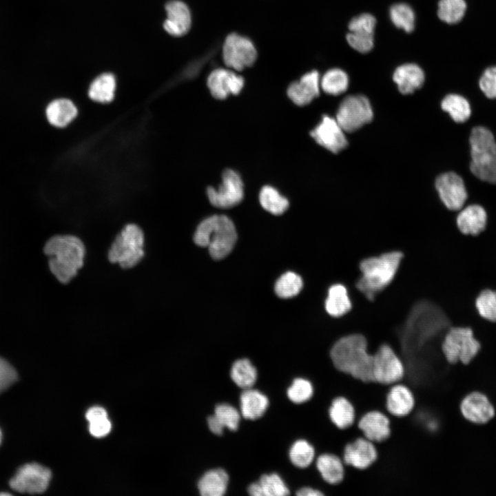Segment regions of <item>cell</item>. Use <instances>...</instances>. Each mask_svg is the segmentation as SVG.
<instances>
[{
    "mask_svg": "<svg viewBox=\"0 0 496 496\" xmlns=\"http://www.w3.org/2000/svg\"><path fill=\"white\" fill-rule=\"evenodd\" d=\"M329 356L338 371L362 382H375L373 354L369 352L368 340L364 335L355 333L339 337L331 345Z\"/></svg>",
    "mask_w": 496,
    "mask_h": 496,
    "instance_id": "6da1fadb",
    "label": "cell"
},
{
    "mask_svg": "<svg viewBox=\"0 0 496 496\" xmlns=\"http://www.w3.org/2000/svg\"><path fill=\"white\" fill-rule=\"evenodd\" d=\"M49 267L61 283H68L83 265L85 246L80 238L72 235H57L45 245Z\"/></svg>",
    "mask_w": 496,
    "mask_h": 496,
    "instance_id": "7a4b0ae2",
    "label": "cell"
},
{
    "mask_svg": "<svg viewBox=\"0 0 496 496\" xmlns=\"http://www.w3.org/2000/svg\"><path fill=\"white\" fill-rule=\"evenodd\" d=\"M402 258V252L395 251L362 260L357 289L369 300H373L393 280Z\"/></svg>",
    "mask_w": 496,
    "mask_h": 496,
    "instance_id": "3957f363",
    "label": "cell"
},
{
    "mask_svg": "<svg viewBox=\"0 0 496 496\" xmlns=\"http://www.w3.org/2000/svg\"><path fill=\"white\" fill-rule=\"evenodd\" d=\"M237 234L232 220L225 215H214L203 220L197 227L194 242L207 247L211 256L220 260L233 249Z\"/></svg>",
    "mask_w": 496,
    "mask_h": 496,
    "instance_id": "277c9868",
    "label": "cell"
},
{
    "mask_svg": "<svg viewBox=\"0 0 496 496\" xmlns=\"http://www.w3.org/2000/svg\"><path fill=\"white\" fill-rule=\"evenodd\" d=\"M471 172L480 180L496 184V142L492 132L482 126L470 136Z\"/></svg>",
    "mask_w": 496,
    "mask_h": 496,
    "instance_id": "5b68a950",
    "label": "cell"
},
{
    "mask_svg": "<svg viewBox=\"0 0 496 496\" xmlns=\"http://www.w3.org/2000/svg\"><path fill=\"white\" fill-rule=\"evenodd\" d=\"M144 236L135 224L125 225L112 242L108 259L112 263L129 269L136 265L144 256Z\"/></svg>",
    "mask_w": 496,
    "mask_h": 496,
    "instance_id": "8992f818",
    "label": "cell"
},
{
    "mask_svg": "<svg viewBox=\"0 0 496 496\" xmlns=\"http://www.w3.org/2000/svg\"><path fill=\"white\" fill-rule=\"evenodd\" d=\"M481 344L469 327L452 326L441 344L442 353L448 363L468 364L478 353Z\"/></svg>",
    "mask_w": 496,
    "mask_h": 496,
    "instance_id": "52a82bcc",
    "label": "cell"
},
{
    "mask_svg": "<svg viewBox=\"0 0 496 496\" xmlns=\"http://www.w3.org/2000/svg\"><path fill=\"white\" fill-rule=\"evenodd\" d=\"M404 373V363L393 348L388 343H382L373 353L374 381L383 385H392L401 382Z\"/></svg>",
    "mask_w": 496,
    "mask_h": 496,
    "instance_id": "ba28073f",
    "label": "cell"
},
{
    "mask_svg": "<svg viewBox=\"0 0 496 496\" xmlns=\"http://www.w3.org/2000/svg\"><path fill=\"white\" fill-rule=\"evenodd\" d=\"M373 116L369 99L363 95H350L340 103L336 121L346 132H353L370 123Z\"/></svg>",
    "mask_w": 496,
    "mask_h": 496,
    "instance_id": "9c48e42d",
    "label": "cell"
},
{
    "mask_svg": "<svg viewBox=\"0 0 496 496\" xmlns=\"http://www.w3.org/2000/svg\"><path fill=\"white\" fill-rule=\"evenodd\" d=\"M207 195L211 205L218 208H230L239 204L244 196V187L240 175L233 169L225 170L222 183L217 189L209 187Z\"/></svg>",
    "mask_w": 496,
    "mask_h": 496,
    "instance_id": "30bf717a",
    "label": "cell"
},
{
    "mask_svg": "<svg viewBox=\"0 0 496 496\" xmlns=\"http://www.w3.org/2000/svg\"><path fill=\"white\" fill-rule=\"evenodd\" d=\"M50 478L48 468L37 463L26 464L10 480V486L21 493H41L47 489Z\"/></svg>",
    "mask_w": 496,
    "mask_h": 496,
    "instance_id": "8fae6325",
    "label": "cell"
},
{
    "mask_svg": "<svg viewBox=\"0 0 496 496\" xmlns=\"http://www.w3.org/2000/svg\"><path fill=\"white\" fill-rule=\"evenodd\" d=\"M257 52L253 43L247 38L232 33L223 44V57L225 64L235 70L240 71L255 62Z\"/></svg>",
    "mask_w": 496,
    "mask_h": 496,
    "instance_id": "7c38bea8",
    "label": "cell"
},
{
    "mask_svg": "<svg viewBox=\"0 0 496 496\" xmlns=\"http://www.w3.org/2000/svg\"><path fill=\"white\" fill-rule=\"evenodd\" d=\"M435 187L444 206L450 211L462 209L468 195L462 178L454 172H447L439 176Z\"/></svg>",
    "mask_w": 496,
    "mask_h": 496,
    "instance_id": "4fadbf2b",
    "label": "cell"
},
{
    "mask_svg": "<svg viewBox=\"0 0 496 496\" xmlns=\"http://www.w3.org/2000/svg\"><path fill=\"white\" fill-rule=\"evenodd\" d=\"M344 132L336 119L324 115L320 123L310 132V135L320 145L337 154L348 145Z\"/></svg>",
    "mask_w": 496,
    "mask_h": 496,
    "instance_id": "5bb4252c",
    "label": "cell"
},
{
    "mask_svg": "<svg viewBox=\"0 0 496 496\" xmlns=\"http://www.w3.org/2000/svg\"><path fill=\"white\" fill-rule=\"evenodd\" d=\"M459 409L465 420L478 425L486 424L495 415L494 406L488 397L477 391L471 392L463 398Z\"/></svg>",
    "mask_w": 496,
    "mask_h": 496,
    "instance_id": "9a60e30c",
    "label": "cell"
},
{
    "mask_svg": "<svg viewBox=\"0 0 496 496\" xmlns=\"http://www.w3.org/2000/svg\"><path fill=\"white\" fill-rule=\"evenodd\" d=\"M377 457L375 444L364 437H359L345 446L342 460L345 466L363 470L372 465Z\"/></svg>",
    "mask_w": 496,
    "mask_h": 496,
    "instance_id": "2e32d148",
    "label": "cell"
},
{
    "mask_svg": "<svg viewBox=\"0 0 496 496\" xmlns=\"http://www.w3.org/2000/svg\"><path fill=\"white\" fill-rule=\"evenodd\" d=\"M207 83L214 98L225 99L229 94L240 93L244 85V79L233 71L218 68L210 73Z\"/></svg>",
    "mask_w": 496,
    "mask_h": 496,
    "instance_id": "e0dca14e",
    "label": "cell"
},
{
    "mask_svg": "<svg viewBox=\"0 0 496 496\" xmlns=\"http://www.w3.org/2000/svg\"><path fill=\"white\" fill-rule=\"evenodd\" d=\"M390 418L384 413L373 410L363 415L355 424L363 436L373 443L387 440L391 435Z\"/></svg>",
    "mask_w": 496,
    "mask_h": 496,
    "instance_id": "ac0fdd59",
    "label": "cell"
},
{
    "mask_svg": "<svg viewBox=\"0 0 496 496\" xmlns=\"http://www.w3.org/2000/svg\"><path fill=\"white\" fill-rule=\"evenodd\" d=\"M488 214L482 205L471 204L464 207L456 216L455 223L458 230L464 235L477 236L487 225Z\"/></svg>",
    "mask_w": 496,
    "mask_h": 496,
    "instance_id": "d6986e66",
    "label": "cell"
},
{
    "mask_svg": "<svg viewBox=\"0 0 496 496\" xmlns=\"http://www.w3.org/2000/svg\"><path fill=\"white\" fill-rule=\"evenodd\" d=\"M320 85L319 73L313 70L303 75L299 81L291 83L287 89V95L293 103L304 106L318 96Z\"/></svg>",
    "mask_w": 496,
    "mask_h": 496,
    "instance_id": "ffe728a7",
    "label": "cell"
},
{
    "mask_svg": "<svg viewBox=\"0 0 496 496\" xmlns=\"http://www.w3.org/2000/svg\"><path fill=\"white\" fill-rule=\"evenodd\" d=\"M415 406V397L411 389L402 383L392 384L386 399L388 416L404 417Z\"/></svg>",
    "mask_w": 496,
    "mask_h": 496,
    "instance_id": "44dd1931",
    "label": "cell"
},
{
    "mask_svg": "<svg viewBox=\"0 0 496 496\" xmlns=\"http://www.w3.org/2000/svg\"><path fill=\"white\" fill-rule=\"evenodd\" d=\"M165 9V30L176 37L186 34L191 26V14L186 4L180 1H171L166 4Z\"/></svg>",
    "mask_w": 496,
    "mask_h": 496,
    "instance_id": "7402d4cb",
    "label": "cell"
},
{
    "mask_svg": "<svg viewBox=\"0 0 496 496\" xmlns=\"http://www.w3.org/2000/svg\"><path fill=\"white\" fill-rule=\"evenodd\" d=\"M424 73L422 68L414 63H406L397 67L394 71L393 79L399 91L409 94L420 88L424 82Z\"/></svg>",
    "mask_w": 496,
    "mask_h": 496,
    "instance_id": "603a6c76",
    "label": "cell"
},
{
    "mask_svg": "<svg viewBox=\"0 0 496 496\" xmlns=\"http://www.w3.org/2000/svg\"><path fill=\"white\" fill-rule=\"evenodd\" d=\"M314 465L322 479L328 484H338L344 478V465L342 459L335 454L324 453L318 455Z\"/></svg>",
    "mask_w": 496,
    "mask_h": 496,
    "instance_id": "cb8c5ba5",
    "label": "cell"
},
{
    "mask_svg": "<svg viewBox=\"0 0 496 496\" xmlns=\"http://www.w3.org/2000/svg\"><path fill=\"white\" fill-rule=\"evenodd\" d=\"M269 406L267 397L258 390L245 389L240 396V413L247 420H254L262 417Z\"/></svg>",
    "mask_w": 496,
    "mask_h": 496,
    "instance_id": "d4e9b609",
    "label": "cell"
},
{
    "mask_svg": "<svg viewBox=\"0 0 496 496\" xmlns=\"http://www.w3.org/2000/svg\"><path fill=\"white\" fill-rule=\"evenodd\" d=\"M78 110L74 103L68 99H57L46 107L45 114L48 122L53 126L63 127L76 116Z\"/></svg>",
    "mask_w": 496,
    "mask_h": 496,
    "instance_id": "484cf974",
    "label": "cell"
},
{
    "mask_svg": "<svg viewBox=\"0 0 496 496\" xmlns=\"http://www.w3.org/2000/svg\"><path fill=\"white\" fill-rule=\"evenodd\" d=\"M229 482V476L223 468L207 471L199 479L198 488L203 496H222L225 495Z\"/></svg>",
    "mask_w": 496,
    "mask_h": 496,
    "instance_id": "4316f807",
    "label": "cell"
},
{
    "mask_svg": "<svg viewBox=\"0 0 496 496\" xmlns=\"http://www.w3.org/2000/svg\"><path fill=\"white\" fill-rule=\"evenodd\" d=\"M328 414L331 422L339 429H347L355 423V409L343 396L336 397L331 401Z\"/></svg>",
    "mask_w": 496,
    "mask_h": 496,
    "instance_id": "83f0119b",
    "label": "cell"
},
{
    "mask_svg": "<svg viewBox=\"0 0 496 496\" xmlns=\"http://www.w3.org/2000/svg\"><path fill=\"white\" fill-rule=\"evenodd\" d=\"M324 305L327 313L335 318L348 313L352 304L346 287L338 283L331 285L328 289Z\"/></svg>",
    "mask_w": 496,
    "mask_h": 496,
    "instance_id": "f1b7e54d",
    "label": "cell"
},
{
    "mask_svg": "<svg viewBox=\"0 0 496 496\" xmlns=\"http://www.w3.org/2000/svg\"><path fill=\"white\" fill-rule=\"evenodd\" d=\"M116 79L113 74L104 73L97 76L90 84L88 95L94 101L101 103L111 102L115 95Z\"/></svg>",
    "mask_w": 496,
    "mask_h": 496,
    "instance_id": "f546056e",
    "label": "cell"
},
{
    "mask_svg": "<svg viewBox=\"0 0 496 496\" xmlns=\"http://www.w3.org/2000/svg\"><path fill=\"white\" fill-rule=\"evenodd\" d=\"M259 201L264 209L273 215L282 214L289 207V203L274 187H263L259 194Z\"/></svg>",
    "mask_w": 496,
    "mask_h": 496,
    "instance_id": "4dcf8cb0",
    "label": "cell"
},
{
    "mask_svg": "<svg viewBox=\"0 0 496 496\" xmlns=\"http://www.w3.org/2000/svg\"><path fill=\"white\" fill-rule=\"evenodd\" d=\"M289 459L298 468H306L314 462L316 454L313 445L308 440L300 439L293 442L290 448Z\"/></svg>",
    "mask_w": 496,
    "mask_h": 496,
    "instance_id": "1f68e13d",
    "label": "cell"
},
{
    "mask_svg": "<svg viewBox=\"0 0 496 496\" xmlns=\"http://www.w3.org/2000/svg\"><path fill=\"white\" fill-rule=\"evenodd\" d=\"M230 375L237 386L246 389L251 388L255 384L257 371L248 359H240L233 364Z\"/></svg>",
    "mask_w": 496,
    "mask_h": 496,
    "instance_id": "d6a6232c",
    "label": "cell"
},
{
    "mask_svg": "<svg viewBox=\"0 0 496 496\" xmlns=\"http://www.w3.org/2000/svg\"><path fill=\"white\" fill-rule=\"evenodd\" d=\"M442 108L447 112L457 123L466 121L471 113L468 101L463 96L451 94L446 96L442 101Z\"/></svg>",
    "mask_w": 496,
    "mask_h": 496,
    "instance_id": "836d02e7",
    "label": "cell"
},
{
    "mask_svg": "<svg viewBox=\"0 0 496 496\" xmlns=\"http://www.w3.org/2000/svg\"><path fill=\"white\" fill-rule=\"evenodd\" d=\"M348 85L347 74L339 68H333L327 71L320 80L322 90L331 95L335 96L344 92Z\"/></svg>",
    "mask_w": 496,
    "mask_h": 496,
    "instance_id": "e575fe53",
    "label": "cell"
},
{
    "mask_svg": "<svg viewBox=\"0 0 496 496\" xmlns=\"http://www.w3.org/2000/svg\"><path fill=\"white\" fill-rule=\"evenodd\" d=\"M466 10L465 0H440L437 16L441 21L446 23L455 24L463 19Z\"/></svg>",
    "mask_w": 496,
    "mask_h": 496,
    "instance_id": "d590c367",
    "label": "cell"
},
{
    "mask_svg": "<svg viewBox=\"0 0 496 496\" xmlns=\"http://www.w3.org/2000/svg\"><path fill=\"white\" fill-rule=\"evenodd\" d=\"M303 287L302 278L291 271L282 274L275 284V292L282 298H289L297 296Z\"/></svg>",
    "mask_w": 496,
    "mask_h": 496,
    "instance_id": "8d00e7d4",
    "label": "cell"
},
{
    "mask_svg": "<svg viewBox=\"0 0 496 496\" xmlns=\"http://www.w3.org/2000/svg\"><path fill=\"white\" fill-rule=\"evenodd\" d=\"M475 306L483 319L496 322V291L490 289L482 290L475 300Z\"/></svg>",
    "mask_w": 496,
    "mask_h": 496,
    "instance_id": "74e56055",
    "label": "cell"
},
{
    "mask_svg": "<svg viewBox=\"0 0 496 496\" xmlns=\"http://www.w3.org/2000/svg\"><path fill=\"white\" fill-rule=\"evenodd\" d=\"M389 14L391 21L397 28L406 32L413 30L415 14L410 6L402 3H396L391 6Z\"/></svg>",
    "mask_w": 496,
    "mask_h": 496,
    "instance_id": "f35d334b",
    "label": "cell"
},
{
    "mask_svg": "<svg viewBox=\"0 0 496 496\" xmlns=\"http://www.w3.org/2000/svg\"><path fill=\"white\" fill-rule=\"evenodd\" d=\"M314 395V386L309 379L297 378L287 389L289 399L295 404L309 402Z\"/></svg>",
    "mask_w": 496,
    "mask_h": 496,
    "instance_id": "ab89813d",
    "label": "cell"
},
{
    "mask_svg": "<svg viewBox=\"0 0 496 496\" xmlns=\"http://www.w3.org/2000/svg\"><path fill=\"white\" fill-rule=\"evenodd\" d=\"M214 415L223 428L230 431L238 429L240 415L234 406L227 403L219 404L215 407Z\"/></svg>",
    "mask_w": 496,
    "mask_h": 496,
    "instance_id": "60d3db41",
    "label": "cell"
},
{
    "mask_svg": "<svg viewBox=\"0 0 496 496\" xmlns=\"http://www.w3.org/2000/svg\"><path fill=\"white\" fill-rule=\"evenodd\" d=\"M258 482L264 496H283L289 494V488L276 473L264 474Z\"/></svg>",
    "mask_w": 496,
    "mask_h": 496,
    "instance_id": "b9f144b4",
    "label": "cell"
},
{
    "mask_svg": "<svg viewBox=\"0 0 496 496\" xmlns=\"http://www.w3.org/2000/svg\"><path fill=\"white\" fill-rule=\"evenodd\" d=\"M349 45L361 53L369 52L373 47V34L349 32L346 36Z\"/></svg>",
    "mask_w": 496,
    "mask_h": 496,
    "instance_id": "7bdbcfd3",
    "label": "cell"
},
{
    "mask_svg": "<svg viewBox=\"0 0 496 496\" xmlns=\"http://www.w3.org/2000/svg\"><path fill=\"white\" fill-rule=\"evenodd\" d=\"M375 18L371 14L363 13L353 17L348 25L349 32L374 33Z\"/></svg>",
    "mask_w": 496,
    "mask_h": 496,
    "instance_id": "ee69618b",
    "label": "cell"
},
{
    "mask_svg": "<svg viewBox=\"0 0 496 496\" xmlns=\"http://www.w3.org/2000/svg\"><path fill=\"white\" fill-rule=\"evenodd\" d=\"M479 85L489 99H496V66L488 68L482 74Z\"/></svg>",
    "mask_w": 496,
    "mask_h": 496,
    "instance_id": "f6af8a7d",
    "label": "cell"
},
{
    "mask_svg": "<svg viewBox=\"0 0 496 496\" xmlns=\"http://www.w3.org/2000/svg\"><path fill=\"white\" fill-rule=\"evenodd\" d=\"M17 380L15 369L4 359L0 358V393Z\"/></svg>",
    "mask_w": 496,
    "mask_h": 496,
    "instance_id": "bcb514c9",
    "label": "cell"
},
{
    "mask_svg": "<svg viewBox=\"0 0 496 496\" xmlns=\"http://www.w3.org/2000/svg\"><path fill=\"white\" fill-rule=\"evenodd\" d=\"M89 424L90 433L96 437L105 436L111 430V422L107 417L96 420Z\"/></svg>",
    "mask_w": 496,
    "mask_h": 496,
    "instance_id": "7dc6e473",
    "label": "cell"
},
{
    "mask_svg": "<svg viewBox=\"0 0 496 496\" xmlns=\"http://www.w3.org/2000/svg\"><path fill=\"white\" fill-rule=\"evenodd\" d=\"M85 417L88 422H91L98 419L107 417L106 411L100 406H94L87 410Z\"/></svg>",
    "mask_w": 496,
    "mask_h": 496,
    "instance_id": "c3c4849f",
    "label": "cell"
},
{
    "mask_svg": "<svg viewBox=\"0 0 496 496\" xmlns=\"http://www.w3.org/2000/svg\"><path fill=\"white\" fill-rule=\"evenodd\" d=\"M207 421L208 427L213 433L218 435L223 434L224 428L221 426L214 415L208 417Z\"/></svg>",
    "mask_w": 496,
    "mask_h": 496,
    "instance_id": "681fc988",
    "label": "cell"
},
{
    "mask_svg": "<svg viewBox=\"0 0 496 496\" xmlns=\"http://www.w3.org/2000/svg\"><path fill=\"white\" fill-rule=\"evenodd\" d=\"M296 495L298 496H324L323 492L313 486H303L299 488Z\"/></svg>",
    "mask_w": 496,
    "mask_h": 496,
    "instance_id": "f907efd6",
    "label": "cell"
},
{
    "mask_svg": "<svg viewBox=\"0 0 496 496\" xmlns=\"http://www.w3.org/2000/svg\"><path fill=\"white\" fill-rule=\"evenodd\" d=\"M247 491L249 495L253 496H264L262 488L258 482L251 484L248 486Z\"/></svg>",
    "mask_w": 496,
    "mask_h": 496,
    "instance_id": "816d5d0a",
    "label": "cell"
},
{
    "mask_svg": "<svg viewBox=\"0 0 496 496\" xmlns=\"http://www.w3.org/2000/svg\"><path fill=\"white\" fill-rule=\"evenodd\" d=\"M1 439H2V433H1V430H0V444H1Z\"/></svg>",
    "mask_w": 496,
    "mask_h": 496,
    "instance_id": "f5cc1de1",
    "label": "cell"
}]
</instances>
